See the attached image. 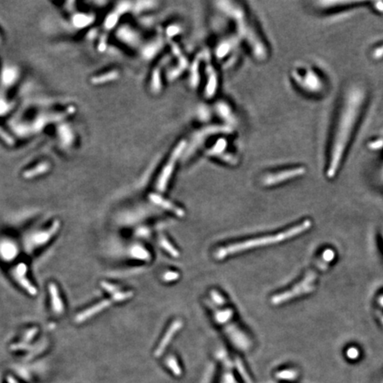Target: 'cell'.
<instances>
[{"instance_id":"6da1fadb","label":"cell","mask_w":383,"mask_h":383,"mask_svg":"<svg viewBox=\"0 0 383 383\" xmlns=\"http://www.w3.org/2000/svg\"><path fill=\"white\" fill-rule=\"evenodd\" d=\"M365 101L366 92L361 85H351L343 94L328 147V177L330 178L335 177L345 158Z\"/></svg>"},{"instance_id":"7a4b0ae2","label":"cell","mask_w":383,"mask_h":383,"mask_svg":"<svg viewBox=\"0 0 383 383\" xmlns=\"http://www.w3.org/2000/svg\"><path fill=\"white\" fill-rule=\"evenodd\" d=\"M217 5L218 9L232 21L240 40L249 48L252 55L259 61L266 60L269 55L268 48L247 9L239 2L222 1Z\"/></svg>"},{"instance_id":"3957f363","label":"cell","mask_w":383,"mask_h":383,"mask_svg":"<svg viewBox=\"0 0 383 383\" xmlns=\"http://www.w3.org/2000/svg\"><path fill=\"white\" fill-rule=\"evenodd\" d=\"M310 226H311V222L309 220H305V221L301 223L300 225H295L292 228L287 229L286 231L279 232L275 235L266 236V237H261V238L248 239V240H245V241L239 242V243L231 244L228 246L219 248L216 252V258L218 260H222V259L227 258L231 254H236V253L247 250V249H251L254 247L279 243L283 240L290 239L295 236L299 235L302 232H305L308 229L310 228Z\"/></svg>"},{"instance_id":"277c9868","label":"cell","mask_w":383,"mask_h":383,"mask_svg":"<svg viewBox=\"0 0 383 383\" xmlns=\"http://www.w3.org/2000/svg\"><path fill=\"white\" fill-rule=\"evenodd\" d=\"M187 146L186 140H180L177 141L176 146L171 150L170 156L167 159L165 165L163 166L162 172L159 176L158 182H157V188L161 191L165 189L167 184L170 181V178L175 171L176 166L182 158V155H184L185 148Z\"/></svg>"},{"instance_id":"5b68a950","label":"cell","mask_w":383,"mask_h":383,"mask_svg":"<svg viewBox=\"0 0 383 383\" xmlns=\"http://www.w3.org/2000/svg\"><path fill=\"white\" fill-rule=\"evenodd\" d=\"M305 170L303 167L287 168L285 170L283 169V170H280V171L267 174L262 179V183L267 186L275 185L276 184H280L285 181L290 180L292 178L302 176Z\"/></svg>"},{"instance_id":"8992f818","label":"cell","mask_w":383,"mask_h":383,"mask_svg":"<svg viewBox=\"0 0 383 383\" xmlns=\"http://www.w3.org/2000/svg\"><path fill=\"white\" fill-rule=\"evenodd\" d=\"M218 86V76L217 70H215L213 64H210L209 60L206 61V85L204 88V95L207 98H211L216 94Z\"/></svg>"},{"instance_id":"52a82bcc","label":"cell","mask_w":383,"mask_h":383,"mask_svg":"<svg viewBox=\"0 0 383 383\" xmlns=\"http://www.w3.org/2000/svg\"><path fill=\"white\" fill-rule=\"evenodd\" d=\"M132 295H133V294H132L131 292H126V293H117V294L114 295L112 301H107V300L103 301V302H100V303L97 304V305L94 306V307H92L91 309H87V310L85 311L84 313L80 314L79 316L77 317V321L80 322V321H85V318L91 317L92 315L95 314L96 312H98L99 310H101V309H104V308L107 307V306L112 303V302H120V301H122V300H125V299L129 298Z\"/></svg>"},{"instance_id":"ba28073f","label":"cell","mask_w":383,"mask_h":383,"mask_svg":"<svg viewBox=\"0 0 383 383\" xmlns=\"http://www.w3.org/2000/svg\"><path fill=\"white\" fill-rule=\"evenodd\" d=\"M150 197H151V200L154 203L158 204L160 206L165 208L166 210L173 211L174 213L177 214L178 217H183V216H184V210H182V209H179L178 207L175 206V205H173V204L170 203V202L164 201V200L162 199V197H160L159 196H156V195H152Z\"/></svg>"},{"instance_id":"9c48e42d","label":"cell","mask_w":383,"mask_h":383,"mask_svg":"<svg viewBox=\"0 0 383 383\" xmlns=\"http://www.w3.org/2000/svg\"><path fill=\"white\" fill-rule=\"evenodd\" d=\"M181 327H182V321H179V320L174 321L172 325H171V327L169 328V330L166 333V335L164 336V338L162 339V343H161L160 346H159L158 351L162 350V349H164V347L168 344V343L170 342V340L173 337L174 334H175L176 332L178 331V330L180 329Z\"/></svg>"},{"instance_id":"30bf717a","label":"cell","mask_w":383,"mask_h":383,"mask_svg":"<svg viewBox=\"0 0 383 383\" xmlns=\"http://www.w3.org/2000/svg\"><path fill=\"white\" fill-rule=\"evenodd\" d=\"M50 291H51V295L52 297V304L55 310H58L59 312L62 311L63 307L62 303L60 302L59 297V293H58V289L56 287L54 284H51L50 285Z\"/></svg>"},{"instance_id":"8fae6325","label":"cell","mask_w":383,"mask_h":383,"mask_svg":"<svg viewBox=\"0 0 383 383\" xmlns=\"http://www.w3.org/2000/svg\"><path fill=\"white\" fill-rule=\"evenodd\" d=\"M161 242H162V246L165 247L166 250L168 251L170 254H172L173 257H178L179 256L178 251L177 249H175V247L171 244L169 243V241L167 239L163 238V239H161Z\"/></svg>"},{"instance_id":"7c38bea8","label":"cell","mask_w":383,"mask_h":383,"mask_svg":"<svg viewBox=\"0 0 383 383\" xmlns=\"http://www.w3.org/2000/svg\"><path fill=\"white\" fill-rule=\"evenodd\" d=\"M323 258H324L326 261H330L333 258H335V253L333 251L328 249V250L325 251Z\"/></svg>"},{"instance_id":"4fadbf2b","label":"cell","mask_w":383,"mask_h":383,"mask_svg":"<svg viewBox=\"0 0 383 383\" xmlns=\"http://www.w3.org/2000/svg\"><path fill=\"white\" fill-rule=\"evenodd\" d=\"M348 355L350 356V357H357V350H356V349H354V348H351L349 351H348Z\"/></svg>"}]
</instances>
